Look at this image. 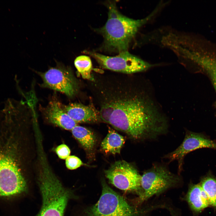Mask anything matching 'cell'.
I'll list each match as a JSON object with an SVG mask.
<instances>
[{"mask_svg":"<svg viewBox=\"0 0 216 216\" xmlns=\"http://www.w3.org/2000/svg\"><path fill=\"white\" fill-rule=\"evenodd\" d=\"M99 112L103 121L135 139L154 138L167 127L164 116L145 91L111 97Z\"/></svg>","mask_w":216,"mask_h":216,"instance_id":"obj_1","label":"cell"},{"mask_svg":"<svg viewBox=\"0 0 216 216\" xmlns=\"http://www.w3.org/2000/svg\"><path fill=\"white\" fill-rule=\"evenodd\" d=\"M108 18L105 25L98 29L104 38L103 48L108 51L120 53L127 51L130 43L142 26L150 21L157 13L155 9L142 19L127 17L118 10L115 2L107 3Z\"/></svg>","mask_w":216,"mask_h":216,"instance_id":"obj_2","label":"cell"},{"mask_svg":"<svg viewBox=\"0 0 216 216\" xmlns=\"http://www.w3.org/2000/svg\"><path fill=\"white\" fill-rule=\"evenodd\" d=\"M38 179L42 204L36 216H63L71 197L70 192L63 186L49 166L41 167Z\"/></svg>","mask_w":216,"mask_h":216,"instance_id":"obj_3","label":"cell"},{"mask_svg":"<svg viewBox=\"0 0 216 216\" xmlns=\"http://www.w3.org/2000/svg\"><path fill=\"white\" fill-rule=\"evenodd\" d=\"M102 191L96 203L89 207L86 216H139V212L112 188L104 180Z\"/></svg>","mask_w":216,"mask_h":216,"instance_id":"obj_4","label":"cell"},{"mask_svg":"<svg viewBox=\"0 0 216 216\" xmlns=\"http://www.w3.org/2000/svg\"><path fill=\"white\" fill-rule=\"evenodd\" d=\"M26 182L14 158L0 152V196H14L26 190Z\"/></svg>","mask_w":216,"mask_h":216,"instance_id":"obj_5","label":"cell"},{"mask_svg":"<svg viewBox=\"0 0 216 216\" xmlns=\"http://www.w3.org/2000/svg\"><path fill=\"white\" fill-rule=\"evenodd\" d=\"M102 68L114 71L130 74L144 71L159 65L151 64L129 53L122 52L115 56H105L97 52H87Z\"/></svg>","mask_w":216,"mask_h":216,"instance_id":"obj_6","label":"cell"},{"mask_svg":"<svg viewBox=\"0 0 216 216\" xmlns=\"http://www.w3.org/2000/svg\"><path fill=\"white\" fill-rule=\"evenodd\" d=\"M178 177L165 167L154 165L141 176V186L143 190L142 198L147 199L176 184Z\"/></svg>","mask_w":216,"mask_h":216,"instance_id":"obj_7","label":"cell"},{"mask_svg":"<svg viewBox=\"0 0 216 216\" xmlns=\"http://www.w3.org/2000/svg\"><path fill=\"white\" fill-rule=\"evenodd\" d=\"M40 75L43 80L42 86L64 94L72 98L76 94L77 82L71 70L67 67L58 65Z\"/></svg>","mask_w":216,"mask_h":216,"instance_id":"obj_8","label":"cell"},{"mask_svg":"<svg viewBox=\"0 0 216 216\" xmlns=\"http://www.w3.org/2000/svg\"><path fill=\"white\" fill-rule=\"evenodd\" d=\"M104 173L109 182L120 189L135 190L141 187V176L134 166L124 160L116 161Z\"/></svg>","mask_w":216,"mask_h":216,"instance_id":"obj_9","label":"cell"},{"mask_svg":"<svg viewBox=\"0 0 216 216\" xmlns=\"http://www.w3.org/2000/svg\"><path fill=\"white\" fill-rule=\"evenodd\" d=\"M202 148L216 149V142L202 134L188 131L181 144L174 151L166 155L165 158L170 161L178 160L180 171L184 156L191 152Z\"/></svg>","mask_w":216,"mask_h":216,"instance_id":"obj_10","label":"cell"},{"mask_svg":"<svg viewBox=\"0 0 216 216\" xmlns=\"http://www.w3.org/2000/svg\"><path fill=\"white\" fill-rule=\"evenodd\" d=\"M62 105L58 99H52L43 108V113L50 122L64 129L71 130L77 123L66 113Z\"/></svg>","mask_w":216,"mask_h":216,"instance_id":"obj_11","label":"cell"},{"mask_svg":"<svg viewBox=\"0 0 216 216\" xmlns=\"http://www.w3.org/2000/svg\"><path fill=\"white\" fill-rule=\"evenodd\" d=\"M62 106L66 113L77 123L95 122L100 118L99 111L93 106L77 103Z\"/></svg>","mask_w":216,"mask_h":216,"instance_id":"obj_12","label":"cell"},{"mask_svg":"<svg viewBox=\"0 0 216 216\" xmlns=\"http://www.w3.org/2000/svg\"><path fill=\"white\" fill-rule=\"evenodd\" d=\"M194 64L208 76L216 92V52L207 50L202 51L195 58Z\"/></svg>","mask_w":216,"mask_h":216,"instance_id":"obj_13","label":"cell"},{"mask_svg":"<svg viewBox=\"0 0 216 216\" xmlns=\"http://www.w3.org/2000/svg\"><path fill=\"white\" fill-rule=\"evenodd\" d=\"M186 198L190 208L196 213L201 212L209 206L206 195L200 184H190Z\"/></svg>","mask_w":216,"mask_h":216,"instance_id":"obj_14","label":"cell"},{"mask_svg":"<svg viewBox=\"0 0 216 216\" xmlns=\"http://www.w3.org/2000/svg\"><path fill=\"white\" fill-rule=\"evenodd\" d=\"M124 142L123 136L109 128L107 134L101 143V146L106 152L115 154L120 153Z\"/></svg>","mask_w":216,"mask_h":216,"instance_id":"obj_15","label":"cell"},{"mask_svg":"<svg viewBox=\"0 0 216 216\" xmlns=\"http://www.w3.org/2000/svg\"><path fill=\"white\" fill-rule=\"evenodd\" d=\"M73 135L84 149L90 151L94 148L96 138L94 134L88 129L77 125L72 130Z\"/></svg>","mask_w":216,"mask_h":216,"instance_id":"obj_16","label":"cell"},{"mask_svg":"<svg viewBox=\"0 0 216 216\" xmlns=\"http://www.w3.org/2000/svg\"><path fill=\"white\" fill-rule=\"evenodd\" d=\"M206 194L209 205L216 208V177L211 173L202 177L200 183Z\"/></svg>","mask_w":216,"mask_h":216,"instance_id":"obj_17","label":"cell"},{"mask_svg":"<svg viewBox=\"0 0 216 216\" xmlns=\"http://www.w3.org/2000/svg\"><path fill=\"white\" fill-rule=\"evenodd\" d=\"M74 63L78 72L82 78L91 80H93L91 75L92 64L89 57L85 55L80 56L75 59Z\"/></svg>","mask_w":216,"mask_h":216,"instance_id":"obj_18","label":"cell"},{"mask_svg":"<svg viewBox=\"0 0 216 216\" xmlns=\"http://www.w3.org/2000/svg\"><path fill=\"white\" fill-rule=\"evenodd\" d=\"M65 160L66 166L70 170L76 169L83 164L79 158L74 155L69 156Z\"/></svg>","mask_w":216,"mask_h":216,"instance_id":"obj_19","label":"cell"},{"mask_svg":"<svg viewBox=\"0 0 216 216\" xmlns=\"http://www.w3.org/2000/svg\"><path fill=\"white\" fill-rule=\"evenodd\" d=\"M55 152L58 157L62 159H66L69 156L70 153L69 147L64 144L57 146L55 148Z\"/></svg>","mask_w":216,"mask_h":216,"instance_id":"obj_20","label":"cell"}]
</instances>
